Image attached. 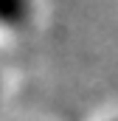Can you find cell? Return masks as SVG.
Segmentation results:
<instances>
[{"label":"cell","mask_w":118,"mask_h":121,"mask_svg":"<svg viewBox=\"0 0 118 121\" xmlns=\"http://www.w3.org/2000/svg\"><path fill=\"white\" fill-rule=\"evenodd\" d=\"M31 20V0H0V28L20 31Z\"/></svg>","instance_id":"cell-1"}]
</instances>
